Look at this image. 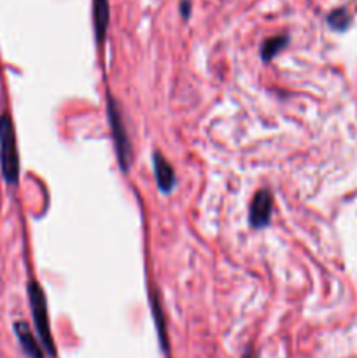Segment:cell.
<instances>
[{
	"label": "cell",
	"mask_w": 357,
	"mask_h": 358,
	"mask_svg": "<svg viewBox=\"0 0 357 358\" xmlns=\"http://www.w3.org/2000/svg\"><path fill=\"white\" fill-rule=\"evenodd\" d=\"M0 170L7 185L20 180V154H18L16 131L9 114L0 115Z\"/></svg>",
	"instance_id": "6da1fadb"
},
{
	"label": "cell",
	"mask_w": 357,
	"mask_h": 358,
	"mask_svg": "<svg viewBox=\"0 0 357 358\" xmlns=\"http://www.w3.org/2000/svg\"><path fill=\"white\" fill-rule=\"evenodd\" d=\"M28 299H30L31 317H34L35 331H37L38 341L42 348L46 350L49 357H55L56 348L52 343L51 327H49V315H48V301H46L44 290L38 285V282L31 280L28 282Z\"/></svg>",
	"instance_id": "7a4b0ae2"
},
{
	"label": "cell",
	"mask_w": 357,
	"mask_h": 358,
	"mask_svg": "<svg viewBox=\"0 0 357 358\" xmlns=\"http://www.w3.org/2000/svg\"><path fill=\"white\" fill-rule=\"evenodd\" d=\"M107 115L112 138H114L115 156H118L119 166L126 173L130 170V163H132V145H130L128 133H126V126L122 122V115L121 110H119L118 101L111 94H107Z\"/></svg>",
	"instance_id": "3957f363"
},
{
	"label": "cell",
	"mask_w": 357,
	"mask_h": 358,
	"mask_svg": "<svg viewBox=\"0 0 357 358\" xmlns=\"http://www.w3.org/2000/svg\"><path fill=\"white\" fill-rule=\"evenodd\" d=\"M273 213V196L268 189H261L254 196L248 208V224L254 229H262L270 224Z\"/></svg>",
	"instance_id": "277c9868"
},
{
	"label": "cell",
	"mask_w": 357,
	"mask_h": 358,
	"mask_svg": "<svg viewBox=\"0 0 357 358\" xmlns=\"http://www.w3.org/2000/svg\"><path fill=\"white\" fill-rule=\"evenodd\" d=\"M153 170L154 178H156V185L161 192L168 194L177 185V178H175V170L170 164V161L160 152L153 154Z\"/></svg>",
	"instance_id": "5b68a950"
},
{
	"label": "cell",
	"mask_w": 357,
	"mask_h": 358,
	"mask_svg": "<svg viewBox=\"0 0 357 358\" xmlns=\"http://www.w3.org/2000/svg\"><path fill=\"white\" fill-rule=\"evenodd\" d=\"M14 332H16V338L20 341L21 348H23L24 355L28 358H44V348L34 336L30 325L24 324V322H16Z\"/></svg>",
	"instance_id": "8992f818"
},
{
	"label": "cell",
	"mask_w": 357,
	"mask_h": 358,
	"mask_svg": "<svg viewBox=\"0 0 357 358\" xmlns=\"http://www.w3.org/2000/svg\"><path fill=\"white\" fill-rule=\"evenodd\" d=\"M93 23L98 44H104L108 28V0H93Z\"/></svg>",
	"instance_id": "52a82bcc"
},
{
	"label": "cell",
	"mask_w": 357,
	"mask_h": 358,
	"mask_svg": "<svg viewBox=\"0 0 357 358\" xmlns=\"http://www.w3.org/2000/svg\"><path fill=\"white\" fill-rule=\"evenodd\" d=\"M150 310H153L154 322H156V329H158V336H160L161 346H163V350H168L167 325H164V313H163V308H161V301H160V296H158L156 289H154L153 294H150Z\"/></svg>",
	"instance_id": "ba28073f"
},
{
	"label": "cell",
	"mask_w": 357,
	"mask_h": 358,
	"mask_svg": "<svg viewBox=\"0 0 357 358\" xmlns=\"http://www.w3.org/2000/svg\"><path fill=\"white\" fill-rule=\"evenodd\" d=\"M287 45H289V37L287 35H276V37L266 38L261 44V59L265 63H270Z\"/></svg>",
	"instance_id": "9c48e42d"
},
{
	"label": "cell",
	"mask_w": 357,
	"mask_h": 358,
	"mask_svg": "<svg viewBox=\"0 0 357 358\" xmlns=\"http://www.w3.org/2000/svg\"><path fill=\"white\" fill-rule=\"evenodd\" d=\"M329 24H331L332 28H343L346 24V14L345 10L340 9V10H335V13L329 14L328 17Z\"/></svg>",
	"instance_id": "30bf717a"
},
{
	"label": "cell",
	"mask_w": 357,
	"mask_h": 358,
	"mask_svg": "<svg viewBox=\"0 0 357 358\" xmlns=\"http://www.w3.org/2000/svg\"><path fill=\"white\" fill-rule=\"evenodd\" d=\"M178 10H181V14L184 16V20H188V17L191 16V2H189V0H182Z\"/></svg>",
	"instance_id": "8fae6325"
},
{
	"label": "cell",
	"mask_w": 357,
	"mask_h": 358,
	"mask_svg": "<svg viewBox=\"0 0 357 358\" xmlns=\"http://www.w3.org/2000/svg\"><path fill=\"white\" fill-rule=\"evenodd\" d=\"M245 358H254V355H252V350H248V352L245 353Z\"/></svg>",
	"instance_id": "7c38bea8"
}]
</instances>
